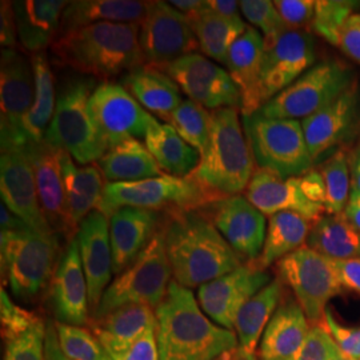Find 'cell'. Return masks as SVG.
Instances as JSON below:
<instances>
[{"label": "cell", "mask_w": 360, "mask_h": 360, "mask_svg": "<svg viewBox=\"0 0 360 360\" xmlns=\"http://www.w3.org/2000/svg\"><path fill=\"white\" fill-rule=\"evenodd\" d=\"M334 338L342 354L349 360H360V327L351 328L335 321L331 311L327 309L321 322Z\"/></svg>", "instance_id": "obj_48"}, {"label": "cell", "mask_w": 360, "mask_h": 360, "mask_svg": "<svg viewBox=\"0 0 360 360\" xmlns=\"http://www.w3.org/2000/svg\"><path fill=\"white\" fill-rule=\"evenodd\" d=\"M25 151L31 159L41 210L52 230L53 232L74 230L65 205L62 151L52 148L46 142L31 144Z\"/></svg>", "instance_id": "obj_25"}, {"label": "cell", "mask_w": 360, "mask_h": 360, "mask_svg": "<svg viewBox=\"0 0 360 360\" xmlns=\"http://www.w3.org/2000/svg\"><path fill=\"white\" fill-rule=\"evenodd\" d=\"M0 224L1 231H32L28 229L26 223L13 214L4 203H1L0 206Z\"/></svg>", "instance_id": "obj_56"}, {"label": "cell", "mask_w": 360, "mask_h": 360, "mask_svg": "<svg viewBox=\"0 0 360 360\" xmlns=\"http://www.w3.org/2000/svg\"><path fill=\"white\" fill-rule=\"evenodd\" d=\"M326 187V212L328 215L345 214L352 191L348 155L339 150L319 169Z\"/></svg>", "instance_id": "obj_40"}, {"label": "cell", "mask_w": 360, "mask_h": 360, "mask_svg": "<svg viewBox=\"0 0 360 360\" xmlns=\"http://www.w3.org/2000/svg\"><path fill=\"white\" fill-rule=\"evenodd\" d=\"M358 83L355 82L331 103L302 120L306 143L314 162L347 139L358 119Z\"/></svg>", "instance_id": "obj_23"}, {"label": "cell", "mask_w": 360, "mask_h": 360, "mask_svg": "<svg viewBox=\"0 0 360 360\" xmlns=\"http://www.w3.org/2000/svg\"><path fill=\"white\" fill-rule=\"evenodd\" d=\"M284 23L291 30H300L312 23L315 16V0H276L274 1Z\"/></svg>", "instance_id": "obj_49"}, {"label": "cell", "mask_w": 360, "mask_h": 360, "mask_svg": "<svg viewBox=\"0 0 360 360\" xmlns=\"http://www.w3.org/2000/svg\"><path fill=\"white\" fill-rule=\"evenodd\" d=\"M169 4L187 18L203 11L207 6L206 0H172L169 1Z\"/></svg>", "instance_id": "obj_58"}, {"label": "cell", "mask_w": 360, "mask_h": 360, "mask_svg": "<svg viewBox=\"0 0 360 360\" xmlns=\"http://www.w3.org/2000/svg\"><path fill=\"white\" fill-rule=\"evenodd\" d=\"M272 282L270 274L255 263L242 264L198 288V302L207 316L220 327L233 330L235 319L245 303Z\"/></svg>", "instance_id": "obj_18"}, {"label": "cell", "mask_w": 360, "mask_h": 360, "mask_svg": "<svg viewBox=\"0 0 360 360\" xmlns=\"http://www.w3.org/2000/svg\"><path fill=\"white\" fill-rule=\"evenodd\" d=\"M306 245L331 260L355 259L360 257V231L345 214H326L312 224Z\"/></svg>", "instance_id": "obj_39"}, {"label": "cell", "mask_w": 360, "mask_h": 360, "mask_svg": "<svg viewBox=\"0 0 360 360\" xmlns=\"http://www.w3.org/2000/svg\"><path fill=\"white\" fill-rule=\"evenodd\" d=\"M62 174L68 218L72 229H79L80 223L101 207L105 187L103 174L98 163L79 167L72 156L63 151Z\"/></svg>", "instance_id": "obj_29"}, {"label": "cell", "mask_w": 360, "mask_h": 360, "mask_svg": "<svg viewBox=\"0 0 360 360\" xmlns=\"http://www.w3.org/2000/svg\"><path fill=\"white\" fill-rule=\"evenodd\" d=\"M172 270L168 262L162 227L136 260L104 291L102 300L94 312V319L126 306H150L158 309L167 295Z\"/></svg>", "instance_id": "obj_6"}, {"label": "cell", "mask_w": 360, "mask_h": 360, "mask_svg": "<svg viewBox=\"0 0 360 360\" xmlns=\"http://www.w3.org/2000/svg\"><path fill=\"white\" fill-rule=\"evenodd\" d=\"M276 270L278 278L290 287L311 326L322 321L328 302L343 291L333 260L309 245L279 260Z\"/></svg>", "instance_id": "obj_11"}, {"label": "cell", "mask_w": 360, "mask_h": 360, "mask_svg": "<svg viewBox=\"0 0 360 360\" xmlns=\"http://www.w3.org/2000/svg\"><path fill=\"white\" fill-rule=\"evenodd\" d=\"M342 351L322 323L314 324L296 360H336Z\"/></svg>", "instance_id": "obj_47"}, {"label": "cell", "mask_w": 360, "mask_h": 360, "mask_svg": "<svg viewBox=\"0 0 360 360\" xmlns=\"http://www.w3.org/2000/svg\"><path fill=\"white\" fill-rule=\"evenodd\" d=\"M39 316L34 312L18 306L4 287L0 290V323H1V336L6 342L25 334L35 323Z\"/></svg>", "instance_id": "obj_46"}, {"label": "cell", "mask_w": 360, "mask_h": 360, "mask_svg": "<svg viewBox=\"0 0 360 360\" xmlns=\"http://www.w3.org/2000/svg\"><path fill=\"white\" fill-rule=\"evenodd\" d=\"M107 183H129L163 176L146 144L127 139L110 147L96 162Z\"/></svg>", "instance_id": "obj_34"}, {"label": "cell", "mask_w": 360, "mask_h": 360, "mask_svg": "<svg viewBox=\"0 0 360 360\" xmlns=\"http://www.w3.org/2000/svg\"><path fill=\"white\" fill-rule=\"evenodd\" d=\"M245 196L266 217L279 212H295L312 221L324 217L326 208L311 202L302 188L300 176L282 178L269 169L257 168Z\"/></svg>", "instance_id": "obj_22"}, {"label": "cell", "mask_w": 360, "mask_h": 360, "mask_svg": "<svg viewBox=\"0 0 360 360\" xmlns=\"http://www.w3.org/2000/svg\"><path fill=\"white\" fill-rule=\"evenodd\" d=\"M18 27L13 13V1H1L0 6V43L3 49H15Z\"/></svg>", "instance_id": "obj_52"}, {"label": "cell", "mask_w": 360, "mask_h": 360, "mask_svg": "<svg viewBox=\"0 0 360 360\" xmlns=\"http://www.w3.org/2000/svg\"><path fill=\"white\" fill-rule=\"evenodd\" d=\"M158 68L172 77L188 99L207 110L242 107L240 92L229 71L198 52Z\"/></svg>", "instance_id": "obj_16"}, {"label": "cell", "mask_w": 360, "mask_h": 360, "mask_svg": "<svg viewBox=\"0 0 360 360\" xmlns=\"http://www.w3.org/2000/svg\"><path fill=\"white\" fill-rule=\"evenodd\" d=\"M232 250L250 263H257L262 255L266 235L267 219L245 196H226L199 208Z\"/></svg>", "instance_id": "obj_17"}, {"label": "cell", "mask_w": 360, "mask_h": 360, "mask_svg": "<svg viewBox=\"0 0 360 360\" xmlns=\"http://www.w3.org/2000/svg\"><path fill=\"white\" fill-rule=\"evenodd\" d=\"M112 360H160L155 326L150 327L126 351Z\"/></svg>", "instance_id": "obj_50"}, {"label": "cell", "mask_w": 360, "mask_h": 360, "mask_svg": "<svg viewBox=\"0 0 360 360\" xmlns=\"http://www.w3.org/2000/svg\"><path fill=\"white\" fill-rule=\"evenodd\" d=\"M162 231L174 281L183 287H200L243 264L199 208L165 212Z\"/></svg>", "instance_id": "obj_1"}, {"label": "cell", "mask_w": 360, "mask_h": 360, "mask_svg": "<svg viewBox=\"0 0 360 360\" xmlns=\"http://www.w3.org/2000/svg\"><path fill=\"white\" fill-rule=\"evenodd\" d=\"M219 199L221 196L207 190L191 176L176 178L165 174L163 176L141 181H105L103 199L98 211L110 218L120 207L165 212L172 210H198Z\"/></svg>", "instance_id": "obj_8"}, {"label": "cell", "mask_w": 360, "mask_h": 360, "mask_svg": "<svg viewBox=\"0 0 360 360\" xmlns=\"http://www.w3.org/2000/svg\"><path fill=\"white\" fill-rule=\"evenodd\" d=\"M207 6L211 11L224 18H242L239 1L233 0H207Z\"/></svg>", "instance_id": "obj_57"}, {"label": "cell", "mask_w": 360, "mask_h": 360, "mask_svg": "<svg viewBox=\"0 0 360 360\" xmlns=\"http://www.w3.org/2000/svg\"><path fill=\"white\" fill-rule=\"evenodd\" d=\"M355 82L348 65L338 60H324L311 67L259 112L267 117L303 120L331 103Z\"/></svg>", "instance_id": "obj_10"}, {"label": "cell", "mask_w": 360, "mask_h": 360, "mask_svg": "<svg viewBox=\"0 0 360 360\" xmlns=\"http://www.w3.org/2000/svg\"><path fill=\"white\" fill-rule=\"evenodd\" d=\"M356 4V1L345 0H318L311 23L312 31L335 46L340 30L355 13Z\"/></svg>", "instance_id": "obj_43"}, {"label": "cell", "mask_w": 360, "mask_h": 360, "mask_svg": "<svg viewBox=\"0 0 360 360\" xmlns=\"http://www.w3.org/2000/svg\"><path fill=\"white\" fill-rule=\"evenodd\" d=\"M336 47L360 65V16L354 13L339 32Z\"/></svg>", "instance_id": "obj_51"}, {"label": "cell", "mask_w": 360, "mask_h": 360, "mask_svg": "<svg viewBox=\"0 0 360 360\" xmlns=\"http://www.w3.org/2000/svg\"><path fill=\"white\" fill-rule=\"evenodd\" d=\"M31 65L35 77V96L25 120V135L28 146L44 142L55 114L58 98L55 77L47 56L43 52L32 53Z\"/></svg>", "instance_id": "obj_38"}, {"label": "cell", "mask_w": 360, "mask_h": 360, "mask_svg": "<svg viewBox=\"0 0 360 360\" xmlns=\"http://www.w3.org/2000/svg\"><path fill=\"white\" fill-rule=\"evenodd\" d=\"M333 264L343 290L360 294V257L333 260Z\"/></svg>", "instance_id": "obj_53"}, {"label": "cell", "mask_w": 360, "mask_h": 360, "mask_svg": "<svg viewBox=\"0 0 360 360\" xmlns=\"http://www.w3.org/2000/svg\"><path fill=\"white\" fill-rule=\"evenodd\" d=\"M47 323L39 319L25 334L6 342L4 360H46Z\"/></svg>", "instance_id": "obj_45"}, {"label": "cell", "mask_w": 360, "mask_h": 360, "mask_svg": "<svg viewBox=\"0 0 360 360\" xmlns=\"http://www.w3.org/2000/svg\"><path fill=\"white\" fill-rule=\"evenodd\" d=\"M243 129L257 168H264L282 178L302 176L311 171L309 154L302 122L276 119L259 111L243 116Z\"/></svg>", "instance_id": "obj_7"}, {"label": "cell", "mask_w": 360, "mask_h": 360, "mask_svg": "<svg viewBox=\"0 0 360 360\" xmlns=\"http://www.w3.org/2000/svg\"><path fill=\"white\" fill-rule=\"evenodd\" d=\"M146 147L160 169L176 178H188L200 163V153L168 123L154 122L146 135Z\"/></svg>", "instance_id": "obj_33"}, {"label": "cell", "mask_w": 360, "mask_h": 360, "mask_svg": "<svg viewBox=\"0 0 360 360\" xmlns=\"http://www.w3.org/2000/svg\"><path fill=\"white\" fill-rule=\"evenodd\" d=\"M349 171L352 191L360 193V146L349 158Z\"/></svg>", "instance_id": "obj_60"}, {"label": "cell", "mask_w": 360, "mask_h": 360, "mask_svg": "<svg viewBox=\"0 0 360 360\" xmlns=\"http://www.w3.org/2000/svg\"><path fill=\"white\" fill-rule=\"evenodd\" d=\"M156 326L155 309L150 306H126L91 322V333L96 336L111 359Z\"/></svg>", "instance_id": "obj_30"}, {"label": "cell", "mask_w": 360, "mask_h": 360, "mask_svg": "<svg viewBox=\"0 0 360 360\" xmlns=\"http://www.w3.org/2000/svg\"><path fill=\"white\" fill-rule=\"evenodd\" d=\"M1 279L13 295L30 300L51 281L58 254L55 233L35 231H1Z\"/></svg>", "instance_id": "obj_9"}, {"label": "cell", "mask_w": 360, "mask_h": 360, "mask_svg": "<svg viewBox=\"0 0 360 360\" xmlns=\"http://www.w3.org/2000/svg\"><path fill=\"white\" fill-rule=\"evenodd\" d=\"M336 360H349V359H348V358H346V356H345V355H343V354H342V352H340V354H339V356H338V358H336Z\"/></svg>", "instance_id": "obj_63"}, {"label": "cell", "mask_w": 360, "mask_h": 360, "mask_svg": "<svg viewBox=\"0 0 360 360\" xmlns=\"http://www.w3.org/2000/svg\"><path fill=\"white\" fill-rule=\"evenodd\" d=\"M167 123L200 154L205 151L211 131V112L206 107L186 99L168 117Z\"/></svg>", "instance_id": "obj_41"}, {"label": "cell", "mask_w": 360, "mask_h": 360, "mask_svg": "<svg viewBox=\"0 0 360 360\" xmlns=\"http://www.w3.org/2000/svg\"><path fill=\"white\" fill-rule=\"evenodd\" d=\"M70 1L23 0L13 1L18 38L27 51L40 53L60 34L62 16Z\"/></svg>", "instance_id": "obj_28"}, {"label": "cell", "mask_w": 360, "mask_h": 360, "mask_svg": "<svg viewBox=\"0 0 360 360\" xmlns=\"http://www.w3.org/2000/svg\"><path fill=\"white\" fill-rule=\"evenodd\" d=\"M98 87L96 79L84 75L68 77L60 86L56 108L44 142L71 155L77 165L96 163L107 151L90 110V99Z\"/></svg>", "instance_id": "obj_5"}, {"label": "cell", "mask_w": 360, "mask_h": 360, "mask_svg": "<svg viewBox=\"0 0 360 360\" xmlns=\"http://www.w3.org/2000/svg\"><path fill=\"white\" fill-rule=\"evenodd\" d=\"M79 254L89 285L90 309L95 312L111 284L114 274L112 250L110 242V219L95 210L84 219L77 232Z\"/></svg>", "instance_id": "obj_21"}, {"label": "cell", "mask_w": 360, "mask_h": 360, "mask_svg": "<svg viewBox=\"0 0 360 360\" xmlns=\"http://www.w3.org/2000/svg\"><path fill=\"white\" fill-rule=\"evenodd\" d=\"M56 65L108 82L146 65L139 25L102 22L60 34L52 43Z\"/></svg>", "instance_id": "obj_3"}, {"label": "cell", "mask_w": 360, "mask_h": 360, "mask_svg": "<svg viewBox=\"0 0 360 360\" xmlns=\"http://www.w3.org/2000/svg\"><path fill=\"white\" fill-rule=\"evenodd\" d=\"M233 360H259L257 358V355L255 354H251V352H245L243 349H240V348H238V351H236V355H235V358Z\"/></svg>", "instance_id": "obj_61"}, {"label": "cell", "mask_w": 360, "mask_h": 360, "mask_svg": "<svg viewBox=\"0 0 360 360\" xmlns=\"http://www.w3.org/2000/svg\"><path fill=\"white\" fill-rule=\"evenodd\" d=\"M141 103L144 110L168 120L183 103L179 86L165 71L143 65L122 77L120 83Z\"/></svg>", "instance_id": "obj_31"}, {"label": "cell", "mask_w": 360, "mask_h": 360, "mask_svg": "<svg viewBox=\"0 0 360 360\" xmlns=\"http://www.w3.org/2000/svg\"><path fill=\"white\" fill-rule=\"evenodd\" d=\"M255 159L236 108L211 112V131L200 163L191 178L221 198L245 191L255 172Z\"/></svg>", "instance_id": "obj_4"}, {"label": "cell", "mask_w": 360, "mask_h": 360, "mask_svg": "<svg viewBox=\"0 0 360 360\" xmlns=\"http://www.w3.org/2000/svg\"><path fill=\"white\" fill-rule=\"evenodd\" d=\"M359 16H360V13H359Z\"/></svg>", "instance_id": "obj_64"}, {"label": "cell", "mask_w": 360, "mask_h": 360, "mask_svg": "<svg viewBox=\"0 0 360 360\" xmlns=\"http://www.w3.org/2000/svg\"><path fill=\"white\" fill-rule=\"evenodd\" d=\"M300 181L302 188L309 200L326 208V187L321 172L311 169L300 176Z\"/></svg>", "instance_id": "obj_54"}, {"label": "cell", "mask_w": 360, "mask_h": 360, "mask_svg": "<svg viewBox=\"0 0 360 360\" xmlns=\"http://www.w3.org/2000/svg\"><path fill=\"white\" fill-rule=\"evenodd\" d=\"M283 288L284 284L279 278L272 279L239 311L233 331L238 336L240 349L255 354L266 327L283 300Z\"/></svg>", "instance_id": "obj_35"}, {"label": "cell", "mask_w": 360, "mask_h": 360, "mask_svg": "<svg viewBox=\"0 0 360 360\" xmlns=\"http://www.w3.org/2000/svg\"><path fill=\"white\" fill-rule=\"evenodd\" d=\"M304 311L285 297L271 318L259 346V360H296L309 331Z\"/></svg>", "instance_id": "obj_27"}, {"label": "cell", "mask_w": 360, "mask_h": 360, "mask_svg": "<svg viewBox=\"0 0 360 360\" xmlns=\"http://www.w3.org/2000/svg\"><path fill=\"white\" fill-rule=\"evenodd\" d=\"M60 349L68 360H112L96 336L89 330L55 322Z\"/></svg>", "instance_id": "obj_42"}, {"label": "cell", "mask_w": 360, "mask_h": 360, "mask_svg": "<svg viewBox=\"0 0 360 360\" xmlns=\"http://www.w3.org/2000/svg\"><path fill=\"white\" fill-rule=\"evenodd\" d=\"M148 1L136 0H75L70 1L62 16L60 34L95 23L139 25L147 13ZM59 34V35H60Z\"/></svg>", "instance_id": "obj_32"}, {"label": "cell", "mask_w": 360, "mask_h": 360, "mask_svg": "<svg viewBox=\"0 0 360 360\" xmlns=\"http://www.w3.org/2000/svg\"><path fill=\"white\" fill-rule=\"evenodd\" d=\"M0 193L1 203L22 219L30 230L46 235L55 233L41 210L35 172L25 150L1 154Z\"/></svg>", "instance_id": "obj_19"}, {"label": "cell", "mask_w": 360, "mask_h": 360, "mask_svg": "<svg viewBox=\"0 0 360 360\" xmlns=\"http://www.w3.org/2000/svg\"><path fill=\"white\" fill-rule=\"evenodd\" d=\"M108 219L114 274L119 275L136 260L160 230L163 215L153 210L120 207Z\"/></svg>", "instance_id": "obj_24"}, {"label": "cell", "mask_w": 360, "mask_h": 360, "mask_svg": "<svg viewBox=\"0 0 360 360\" xmlns=\"http://www.w3.org/2000/svg\"><path fill=\"white\" fill-rule=\"evenodd\" d=\"M139 43L144 63L154 67L168 65L200 50L187 16L160 0L148 1L139 26Z\"/></svg>", "instance_id": "obj_13"}, {"label": "cell", "mask_w": 360, "mask_h": 360, "mask_svg": "<svg viewBox=\"0 0 360 360\" xmlns=\"http://www.w3.org/2000/svg\"><path fill=\"white\" fill-rule=\"evenodd\" d=\"M315 62L314 39L303 30L290 28L276 38L264 39L259 82L262 107L306 74Z\"/></svg>", "instance_id": "obj_14"}, {"label": "cell", "mask_w": 360, "mask_h": 360, "mask_svg": "<svg viewBox=\"0 0 360 360\" xmlns=\"http://www.w3.org/2000/svg\"><path fill=\"white\" fill-rule=\"evenodd\" d=\"M35 96L31 62L15 49H1L0 60V131L1 154L25 150V120Z\"/></svg>", "instance_id": "obj_12"}, {"label": "cell", "mask_w": 360, "mask_h": 360, "mask_svg": "<svg viewBox=\"0 0 360 360\" xmlns=\"http://www.w3.org/2000/svg\"><path fill=\"white\" fill-rule=\"evenodd\" d=\"M264 38L255 27H248L229 52L226 67L240 92L243 116H250L262 108L259 99V82L263 65Z\"/></svg>", "instance_id": "obj_26"}, {"label": "cell", "mask_w": 360, "mask_h": 360, "mask_svg": "<svg viewBox=\"0 0 360 360\" xmlns=\"http://www.w3.org/2000/svg\"><path fill=\"white\" fill-rule=\"evenodd\" d=\"M187 19L199 41L200 51L221 65H226L233 43L248 28L242 18H224L211 11L208 6L203 11Z\"/></svg>", "instance_id": "obj_36"}, {"label": "cell", "mask_w": 360, "mask_h": 360, "mask_svg": "<svg viewBox=\"0 0 360 360\" xmlns=\"http://www.w3.org/2000/svg\"><path fill=\"white\" fill-rule=\"evenodd\" d=\"M240 11L251 26L257 27L264 39H274L290 30L270 0H242Z\"/></svg>", "instance_id": "obj_44"}, {"label": "cell", "mask_w": 360, "mask_h": 360, "mask_svg": "<svg viewBox=\"0 0 360 360\" xmlns=\"http://www.w3.org/2000/svg\"><path fill=\"white\" fill-rule=\"evenodd\" d=\"M50 304L55 322L83 327L90 319L89 285L77 238L71 239L50 281Z\"/></svg>", "instance_id": "obj_20"}, {"label": "cell", "mask_w": 360, "mask_h": 360, "mask_svg": "<svg viewBox=\"0 0 360 360\" xmlns=\"http://www.w3.org/2000/svg\"><path fill=\"white\" fill-rule=\"evenodd\" d=\"M314 223L295 212H279L270 217L264 247L255 264L262 270H267L306 245Z\"/></svg>", "instance_id": "obj_37"}, {"label": "cell", "mask_w": 360, "mask_h": 360, "mask_svg": "<svg viewBox=\"0 0 360 360\" xmlns=\"http://www.w3.org/2000/svg\"><path fill=\"white\" fill-rule=\"evenodd\" d=\"M155 315L160 360H217L239 348L235 331L212 322L193 291L174 279Z\"/></svg>", "instance_id": "obj_2"}, {"label": "cell", "mask_w": 360, "mask_h": 360, "mask_svg": "<svg viewBox=\"0 0 360 360\" xmlns=\"http://www.w3.org/2000/svg\"><path fill=\"white\" fill-rule=\"evenodd\" d=\"M236 351L238 349H235V351H231V352H227V354H224V355H221L220 358H218L217 360H233L235 358V355H236Z\"/></svg>", "instance_id": "obj_62"}, {"label": "cell", "mask_w": 360, "mask_h": 360, "mask_svg": "<svg viewBox=\"0 0 360 360\" xmlns=\"http://www.w3.org/2000/svg\"><path fill=\"white\" fill-rule=\"evenodd\" d=\"M46 360H68L59 346L53 321L47 322L46 328Z\"/></svg>", "instance_id": "obj_55"}, {"label": "cell", "mask_w": 360, "mask_h": 360, "mask_svg": "<svg viewBox=\"0 0 360 360\" xmlns=\"http://www.w3.org/2000/svg\"><path fill=\"white\" fill-rule=\"evenodd\" d=\"M95 126L107 150L127 139H146L150 126L156 122L122 84L103 82L90 99Z\"/></svg>", "instance_id": "obj_15"}, {"label": "cell", "mask_w": 360, "mask_h": 360, "mask_svg": "<svg viewBox=\"0 0 360 360\" xmlns=\"http://www.w3.org/2000/svg\"><path fill=\"white\" fill-rule=\"evenodd\" d=\"M345 217L360 231V193L358 191H351L347 207L345 210Z\"/></svg>", "instance_id": "obj_59"}]
</instances>
